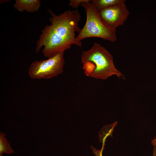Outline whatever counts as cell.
<instances>
[{
    "label": "cell",
    "instance_id": "6da1fadb",
    "mask_svg": "<svg viewBox=\"0 0 156 156\" xmlns=\"http://www.w3.org/2000/svg\"><path fill=\"white\" fill-rule=\"evenodd\" d=\"M48 11L51 15L49 19L51 24L47 25L42 30L36 42V52L43 47L42 53L49 58L64 52L72 45L81 47V42L75 37L76 33H79L81 29L79 25L81 20L79 11L69 10L58 15L50 10Z\"/></svg>",
    "mask_w": 156,
    "mask_h": 156
},
{
    "label": "cell",
    "instance_id": "7a4b0ae2",
    "mask_svg": "<svg viewBox=\"0 0 156 156\" xmlns=\"http://www.w3.org/2000/svg\"><path fill=\"white\" fill-rule=\"evenodd\" d=\"M91 1L81 4L85 10L86 19L84 26L76 37L77 39L81 41L87 38L97 37L112 42H115L117 39L116 28L109 26L103 21Z\"/></svg>",
    "mask_w": 156,
    "mask_h": 156
},
{
    "label": "cell",
    "instance_id": "3957f363",
    "mask_svg": "<svg viewBox=\"0 0 156 156\" xmlns=\"http://www.w3.org/2000/svg\"><path fill=\"white\" fill-rule=\"evenodd\" d=\"M81 60L82 63L88 61L94 63L95 68L91 77L92 78L106 80L113 75H116L119 78L123 76L116 68L112 55L99 44L94 42L90 49L83 51Z\"/></svg>",
    "mask_w": 156,
    "mask_h": 156
},
{
    "label": "cell",
    "instance_id": "277c9868",
    "mask_svg": "<svg viewBox=\"0 0 156 156\" xmlns=\"http://www.w3.org/2000/svg\"><path fill=\"white\" fill-rule=\"evenodd\" d=\"M64 52H61L46 60L35 61L28 69L30 77L34 79H48L61 74L65 63Z\"/></svg>",
    "mask_w": 156,
    "mask_h": 156
},
{
    "label": "cell",
    "instance_id": "5b68a950",
    "mask_svg": "<svg viewBox=\"0 0 156 156\" xmlns=\"http://www.w3.org/2000/svg\"><path fill=\"white\" fill-rule=\"evenodd\" d=\"M125 2V0L99 12L100 17L107 25L115 28L124 25L129 14Z\"/></svg>",
    "mask_w": 156,
    "mask_h": 156
},
{
    "label": "cell",
    "instance_id": "8992f818",
    "mask_svg": "<svg viewBox=\"0 0 156 156\" xmlns=\"http://www.w3.org/2000/svg\"><path fill=\"white\" fill-rule=\"evenodd\" d=\"M40 5V1L39 0H16L13 7L19 12L25 11L33 13L39 10Z\"/></svg>",
    "mask_w": 156,
    "mask_h": 156
},
{
    "label": "cell",
    "instance_id": "52a82bcc",
    "mask_svg": "<svg viewBox=\"0 0 156 156\" xmlns=\"http://www.w3.org/2000/svg\"><path fill=\"white\" fill-rule=\"evenodd\" d=\"M125 0H93L91 2L99 12Z\"/></svg>",
    "mask_w": 156,
    "mask_h": 156
},
{
    "label": "cell",
    "instance_id": "ba28073f",
    "mask_svg": "<svg viewBox=\"0 0 156 156\" xmlns=\"http://www.w3.org/2000/svg\"><path fill=\"white\" fill-rule=\"evenodd\" d=\"M5 136V133L0 132V156H3L4 153L9 155L14 153Z\"/></svg>",
    "mask_w": 156,
    "mask_h": 156
},
{
    "label": "cell",
    "instance_id": "9c48e42d",
    "mask_svg": "<svg viewBox=\"0 0 156 156\" xmlns=\"http://www.w3.org/2000/svg\"><path fill=\"white\" fill-rule=\"evenodd\" d=\"M83 64L84 73L87 76L91 77L95 68L94 63L91 61H88Z\"/></svg>",
    "mask_w": 156,
    "mask_h": 156
},
{
    "label": "cell",
    "instance_id": "30bf717a",
    "mask_svg": "<svg viewBox=\"0 0 156 156\" xmlns=\"http://www.w3.org/2000/svg\"><path fill=\"white\" fill-rule=\"evenodd\" d=\"M90 1V0H70L68 5L73 8H77L81 5L82 3Z\"/></svg>",
    "mask_w": 156,
    "mask_h": 156
},
{
    "label": "cell",
    "instance_id": "8fae6325",
    "mask_svg": "<svg viewBox=\"0 0 156 156\" xmlns=\"http://www.w3.org/2000/svg\"><path fill=\"white\" fill-rule=\"evenodd\" d=\"M91 148L96 156H102V152L104 148H102L101 150H99L96 149L92 146H91Z\"/></svg>",
    "mask_w": 156,
    "mask_h": 156
},
{
    "label": "cell",
    "instance_id": "7c38bea8",
    "mask_svg": "<svg viewBox=\"0 0 156 156\" xmlns=\"http://www.w3.org/2000/svg\"><path fill=\"white\" fill-rule=\"evenodd\" d=\"M151 143L153 146V156H156V138H154L152 140Z\"/></svg>",
    "mask_w": 156,
    "mask_h": 156
}]
</instances>
